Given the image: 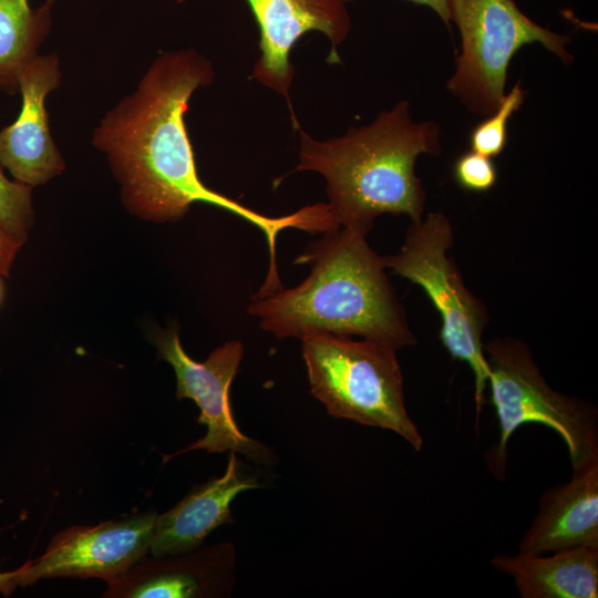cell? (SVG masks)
Listing matches in <instances>:
<instances>
[{"mask_svg":"<svg viewBox=\"0 0 598 598\" xmlns=\"http://www.w3.org/2000/svg\"><path fill=\"white\" fill-rule=\"evenodd\" d=\"M214 76L210 61L195 49L162 52L135 90L102 116L91 142L105 155L131 214L156 223L176 221L195 203L233 213L264 233L269 250L267 278L276 279L278 233L287 228L320 233L323 219L316 204L280 217L266 216L204 184L185 114L195 91L208 86Z\"/></svg>","mask_w":598,"mask_h":598,"instance_id":"1","label":"cell"},{"mask_svg":"<svg viewBox=\"0 0 598 598\" xmlns=\"http://www.w3.org/2000/svg\"><path fill=\"white\" fill-rule=\"evenodd\" d=\"M308 244L295 264L308 265L298 286L252 297L248 313L279 339L311 332L359 336L396 350L416 344L386 275L385 257L365 235L339 227Z\"/></svg>","mask_w":598,"mask_h":598,"instance_id":"2","label":"cell"},{"mask_svg":"<svg viewBox=\"0 0 598 598\" xmlns=\"http://www.w3.org/2000/svg\"><path fill=\"white\" fill-rule=\"evenodd\" d=\"M299 161L293 172H317L326 179L328 207L340 227L367 236L382 214L423 217L426 194L415 173L422 154L441 153L434 121L414 122L410 103L398 102L368 125L316 140L296 126Z\"/></svg>","mask_w":598,"mask_h":598,"instance_id":"3","label":"cell"},{"mask_svg":"<svg viewBox=\"0 0 598 598\" xmlns=\"http://www.w3.org/2000/svg\"><path fill=\"white\" fill-rule=\"evenodd\" d=\"M310 391L337 419L390 430L414 451L423 437L405 406L396 349L328 332L300 338Z\"/></svg>","mask_w":598,"mask_h":598,"instance_id":"4","label":"cell"},{"mask_svg":"<svg viewBox=\"0 0 598 598\" xmlns=\"http://www.w3.org/2000/svg\"><path fill=\"white\" fill-rule=\"evenodd\" d=\"M484 352L489 368L487 386L499 425L498 440L485 454L495 478L505 480L508 441L527 423L543 424L559 434L571 465L598 455L597 408L550 388L523 340L494 338L484 343Z\"/></svg>","mask_w":598,"mask_h":598,"instance_id":"5","label":"cell"},{"mask_svg":"<svg viewBox=\"0 0 598 598\" xmlns=\"http://www.w3.org/2000/svg\"><path fill=\"white\" fill-rule=\"evenodd\" d=\"M453 243L454 229L448 217L441 212L429 213L411 221L400 250L385 256V265L393 274L417 285L437 310L442 344L453 360L465 362L473 372L477 423L489 377L483 342L488 312L448 257Z\"/></svg>","mask_w":598,"mask_h":598,"instance_id":"6","label":"cell"},{"mask_svg":"<svg viewBox=\"0 0 598 598\" xmlns=\"http://www.w3.org/2000/svg\"><path fill=\"white\" fill-rule=\"evenodd\" d=\"M451 22L461 34V54L447 89L466 109L487 116L505 95L507 70L516 52L540 43L565 64L570 38L540 27L514 0H448Z\"/></svg>","mask_w":598,"mask_h":598,"instance_id":"7","label":"cell"},{"mask_svg":"<svg viewBox=\"0 0 598 598\" xmlns=\"http://www.w3.org/2000/svg\"><path fill=\"white\" fill-rule=\"evenodd\" d=\"M154 343L159 357L174 369L177 399L193 400L200 411L198 422L207 427L203 437L179 453L198 448L207 453L234 451L255 461H270V451L245 435L231 412L229 389L244 357L243 343L237 340L226 342L203 362L185 352L175 327L158 332Z\"/></svg>","mask_w":598,"mask_h":598,"instance_id":"8","label":"cell"},{"mask_svg":"<svg viewBox=\"0 0 598 598\" xmlns=\"http://www.w3.org/2000/svg\"><path fill=\"white\" fill-rule=\"evenodd\" d=\"M157 514L135 513L96 525H73L56 533L44 553L14 569L17 586L55 577L121 576L150 553Z\"/></svg>","mask_w":598,"mask_h":598,"instance_id":"9","label":"cell"},{"mask_svg":"<svg viewBox=\"0 0 598 598\" xmlns=\"http://www.w3.org/2000/svg\"><path fill=\"white\" fill-rule=\"evenodd\" d=\"M246 1L259 29L260 56L251 76L287 101L295 76L291 51L306 33H322L331 44L328 61H340L337 47L351 31L344 0Z\"/></svg>","mask_w":598,"mask_h":598,"instance_id":"10","label":"cell"},{"mask_svg":"<svg viewBox=\"0 0 598 598\" xmlns=\"http://www.w3.org/2000/svg\"><path fill=\"white\" fill-rule=\"evenodd\" d=\"M61 79L58 54H39L19 78L22 103L18 117L0 131V165L31 187L47 184L65 169L45 107L48 95L60 86Z\"/></svg>","mask_w":598,"mask_h":598,"instance_id":"11","label":"cell"},{"mask_svg":"<svg viewBox=\"0 0 598 598\" xmlns=\"http://www.w3.org/2000/svg\"><path fill=\"white\" fill-rule=\"evenodd\" d=\"M234 549L229 544L167 556L147 555L106 582L105 598L217 597L231 586Z\"/></svg>","mask_w":598,"mask_h":598,"instance_id":"12","label":"cell"},{"mask_svg":"<svg viewBox=\"0 0 598 598\" xmlns=\"http://www.w3.org/2000/svg\"><path fill=\"white\" fill-rule=\"evenodd\" d=\"M598 547V455L573 465L564 484L546 489L537 513L518 543L519 553Z\"/></svg>","mask_w":598,"mask_h":598,"instance_id":"13","label":"cell"},{"mask_svg":"<svg viewBox=\"0 0 598 598\" xmlns=\"http://www.w3.org/2000/svg\"><path fill=\"white\" fill-rule=\"evenodd\" d=\"M260 486L240 470L236 452L230 451L223 476L194 488L157 515L150 554L161 557L195 550L214 529L233 522L230 504L238 494Z\"/></svg>","mask_w":598,"mask_h":598,"instance_id":"14","label":"cell"},{"mask_svg":"<svg viewBox=\"0 0 598 598\" xmlns=\"http://www.w3.org/2000/svg\"><path fill=\"white\" fill-rule=\"evenodd\" d=\"M543 554H498L491 566L512 577L522 598H597L598 547Z\"/></svg>","mask_w":598,"mask_h":598,"instance_id":"15","label":"cell"},{"mask_svg":"<svg viewBox=\"0 0 598 598\" xmlns=\"http://www.w3.org/2000/svg\"><path fill=\"white\" fill-rule=\"evenodd\" d=\"M51 6L32 9L29 0H0V91L19 93V78L39 55L50 33Z\"/></svg>","mask_w":598,"mask_h":598,"instance_id":"16","label":"cell"},{"mask_svg":"<svg viewBox=\"0 0 598 598\" xmlns=\"http://www.w3.org/2000/svg\"><path fill=\"white\" fill-rule=\"evenodd\" d=\"M525 96L526 91L519 83L505 94L497 109L471 132V151L491 158L498 156L507 144L508 122L523 105Z\"/></svg>","mask_w":598,"mask_h":598,"instance_id":"17","label":"cell"},{"mask_svg":"<svg viewBox=\"0 0 598 598\" xmlns=\"http://www.w3.org/2000/svg\"><path fill=\"white\" fill-rule=\"evenodd\" d=\"M33 187L10 179L0 165V224L21 244L33 225Z\"/></svg>","mask_w":598,"mask_h":598,"instance_id":"18","label":"cell"},{"mask_svg":"<svg viewBox=\"0 0 598 598\" xmlns=\"http://www.w3.org/2000/svg\"><path fill=\"white\" fill-rule=\"evenodd\" d=\"M453 175L462 188L475 193L489 190L498 178L493 159L474 151L457 157L453 166Z\"/></svg>","mask_w":598,"mask_h":598,"instance_id":"19","label":"cell"},{"mask_svg":"<svg viewBox=\"0 0 598 598\" xmlns=\"http://www.w3.org/2000/svg\"><path fill=\"white\" fill-rule=\"evenodd\" d=\"M22 244L0 224V277L10 274L17 252Z\"/></svg>","mask_w":598,"mask_h":598,"instance_id":"20","label":"cell"},{"mask_svg":"<svg viewBox=\"0 0 598 598\" xmlns=\"http://www.w3.org/2000/svg\"><path fill=\"white\" fill-rule=\"evenodd\" d=\"M344 1L349 2V1H354V0H344ZM409 1L431 8L443 20V22L447 27H450L451 17H450V9H448V0H409Z\"/></svg>","mask_w":598,"mask_h":598,"instance_id":"21","label":"cell"},{"mask_svg":"<svg viewBox=\"0 0 598 598\" xmlns=\"http://www.w3.org/2000/svg\"><path fill=\"white\" fill-rule=\"evenodd\" d=\"M17 584L14 581V570L10 571H0V594L8 597L16 589Z\"/></svg>","mask_w":598,"mask_h":598,"instance_id":"22","label":"cell"},{"mask_svg":"<svg viewBox=\"0 0 598 598\" xmlns=\"http://www.w3.org/2000/svg\"><path fill=\"white\" fill-rule=\"evenodd\" d=\"M2 295H3V289H2V285H1V281H0V303H1V300H2Z\"/></svg>","mask_w":598,"mask_h":598,"instance_id":"23","label":"cell"},{"mask_svg":"<svg viewBox=\"0 0 598 598\" xmlns=\"http://www.w3.org/2000/svg\"><path fill=\"white\" fill-rule=\"evenodd\" d=\"M48 3L52 4L54 0H47Z\"/></svg>","mask_w":598,"mask_h":598,"instance_id":"24","label":"cell"}]
</instances>
